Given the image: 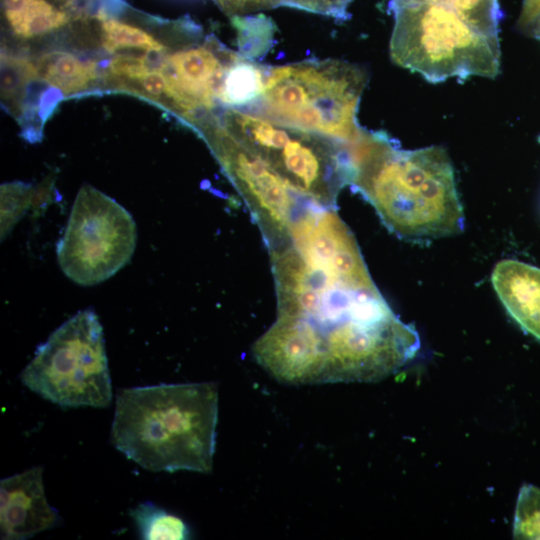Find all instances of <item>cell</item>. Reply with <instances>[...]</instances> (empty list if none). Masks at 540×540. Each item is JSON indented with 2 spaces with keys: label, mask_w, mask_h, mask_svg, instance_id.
Masks as SVG:
<instances>
[{
  "label": "cell",
  "mask_w": 540,
  "mask_h": 540,
  "mask_svg": "<svg viewBox=\"0 0 540 540\" xmlns=\"http://www.w3.org/2000/svg\"><path fill=\"white\" fill-rule=\"evenodd\" d=\"M34 66L37 78L59 89L64 95L87 89L97 78L95 62L83 61L65 51L45 53Z\"/></svg>",
  "instance_id": "13"
},
{
  "label": "cell",
  "mask_w": 540,
  "mask_h": 540,
  "mask_svg": "<svg viewBox=\"0 0 540 540\" xmlns=\"http://www.w3.org/2000/svg\"><path fill=\"white\" fill-rule=\"evenodd\" d=\"M141 538L146 540L187 539L189 529L182 519L152 502L138 504L130 511Z\"/></svg>",
  "instance_id": "16"
},
{
  "label": "cell",
  "mask_w": 540,
  "mask_h": 540,
  "mask_svg": "<svg viewBox=\"0 0 540 540\" xmlns=\"http://www.w3.org/2000/svg\"><path fill=\"white\" fill-rule=\"evenodd\" d=\"M151 69L147 56L118 55L108 66L110 76L116 80H134Z\"/></svg>",
  "instance_id": "23"
},
{
  "label": "cell",
  "mask_w": 540,
  "mask_h": 540,
  "mask_svg": "<svg viewBox=\"0 0 540 540\" xmlns=\"http://www.w3.org/2000/svg\"><path fill=\"white\" fill-rule=\"evenodd\" d=\"M230 14L240 15L252 11L290 6L314 13H326L336 10L351 0H216Z\"/></svg>",
  "instance_id": "19"
},
{
  "label": "cell",
  "mask_w": 540,
  "mask_h": 540,
  "mask_svg": "<svg viewBox=\"0 0 540 540\" xmlns=\"http://www.w3.org/2000/svg\"><path fill=\"white\" fill-rule=\"evenodd\" d=\"M100 19L102 43L109 52H116L122 48H136L153 52H162L166 49L162 42L138 27L107 16Z\"/></svg>",
  "instance_id": "17"
},
{
  "label": "cell",
  "mask_w": 540,
  "mask_h": 540,
  "mask_svg": "<svg viewBox=\"0 0 540 540\" xmlns=\"http://www.w3.org/2000/svg\"><path fill=\"white\" fill-rule=\"evenodd\" d=\"M217 421L214 383L131 387L117 394L110 440L146 470L209 473Z\"/></svg>",
  "instance_id": "3"
},
{
  "label": "cell",
  "mask_w": 540,
  "mask_h": 540,
  "mask_svg": "<svg viewBox=\"0 0 540 540\" xmlns=\"http://www.w3.org/2000/svg\"><path fill=\"white\" fill-rule=\"evenodd\" d=\"M514 539H540V488L521 487L513 522Z\"/></svg>",
  "instance_id": "18"
},
{
  "label": "cell",
  "mask_w": 540,
  "mask_h": 540,
  "mask_svg": "<svg viewBox=\"0 0 540 540\" xmlns=\"http://www.w3.org/2000/svg\"><path fill=\"white\" fill-rule=\"evenodd\" d=\"M233 19L238 30V42L242 56L248 59L264 54L272 41L273 26L271 22L262 15L246 18L235 16Z\"/></svg>",
  "instance_id": "20"
},
{
  "label": "cell",
  "mask_w": 540,
  "mask_h": 540,
  "mask_svg": "<svg viewBox=\"0 0 540 540\" xmlns=\"http://www.w3.org/2000/svg\"><path fill=\"white\" fill-rule=\"evenodd\" d=\"M492 283L510 316L540 340V268L503 260L492 272Z\"/></svg>",
  "instance_id": "12"
},
{
  "label": "cell",
  "mask_w": 540,
  "mask_h": 540,
  "mask_svg": "<svg viewBox=\"0 0 540 540\" xmlns=\"http://www.w3.org/2000/svg\"><path fill=\"white\" fill-rule=\"evenodd\" d=\"M266 69L241 57L227 71L219 101L229 106H243L262 95Z\"/></svg>",
  "instance_id": "15"
},
{
  "label": "cell",
  "mask_w": 540,
  "mask_h": 540,
  "mask_svg": "<svg viewBox=\"0 0 540 540\" xmlns=\"http://www.w3.org/2000/svg\"><path fill=\"white\" fill-rule=\"evenodd\" d=\"M270 255L278 300L273 325L303 381L327 383L393 311L369 273L340 252L322 256L287 244Z\"/></svg>",
  "instance_id": "1"
},
{
  "label": "cell",
  "mask_w": 540,
  "mask_h": 540,
  "mask_svg": "<svg viewBox=\"0 0 540 540\" xmlns=\"http://www.w3.org/2000/svg\"><path fill=\"white\" fill-rule=\"evenodd\" d=\"M194 128L251 209L267 243L284 236L317 202L290 187L262 158L235 138L219 117L210 113Z\"/></svg>",
  "instance_id": "9"
},
{
  "label": "cell",
  "mask_w": 540,
  "mask_h": 540,
  "mask_svg": "<svg viewBox=\"0 0 540 540\" xmlns=\"http://www.w3.org/2000/svg\"><path fill=\"white\" fill-rule=\"evenodd\" d=\"M242 56L215 38L168 55L161 68L169 84V109L193 126L211 113L229 68Z\"/></svg>",
  "instance_id": "10"
},
{
  "label": "cell",
  "mask_w": 540,
  "mask_h": 540,
  "mask_svg": "<svg viewBox=\"0 0 540 540\" xmlns=\"http://www.w3.org/2000/svg\"><path fill=\"white\" fill-rule=\"evenodd\" d=\"M136 240L137 228L131 214L114 199L84 185L57 243L58 262L73 282L95 285L130 261Z\"/></svg>",
  "instance_id": "8"
},
{
  "label": "cell",
  "mask_w": 540,
  "mask_h": 540,
  "mask_svg": "<svg viewBox=\"0 0 540 540\" xmlns=\"http://www.w3.org/2000/svg\"><path fill=\"white\" fill-rule=\"evenodd\" d=\"M389 7L397 65L433 83L499 73L498 0H389Z\"/></svg>",
  "instance_id": "4"
},
{
  "label": "cell",
  "mask_w": 540,
  "mask_h": 540,
  "mask_svg": "<svg viewBox=\"0 0 540 540\" xmlns=\"http://www.w3.org/2000/svg\"><path fill=\"white\" fill-rule=\"evenodd\" d=\"M1 96L6 102L18 101L23 88L32 78H37L31 62L2 53L1 56Z\"/></svg>",
  "instance_id": "22"
},
{
  "label": "cell",
  "mask_w": 540,
  "mask_h": 540,
  "mask_svg": "<svg viewBox=\"0 0 540 540\" xmlns=\"http://www.w3.org/2000/svg\"><path fill=\"white\" fill-rule=\"evenodd\" d=\"M52 185V181H45L33 189L30 209L34 217L42 215L48 204L53 202Z\"/></svg>",
  "instance_id": "25"
},
{
  "label": "cell",
  "mask_w": 540,
  "mask_h": 540,
  "mask_svg": "<svg viewBox=\"0 0 540 540\" xmlns=\"http://www.w3.org/2000/svg\"><path fill=\"white\" fill-rule=\"evenodd\" d=\"M351 155V184L398 236L422 240L462 231L463 210L445 149L403 150L385 133L363 129Z\"/></svg>",
  "instance_id": "2"
},
{
  "label": "cell",
  "mask_w": 540,
  "mask_h": 540,
  "mask_svg": "<svg viewBox=\"0 0 540 540\" xmlns=\"http://www.w3.org/2000/svg\"><path fill=\"white\" fill-rule=\"evenodd\" d=\"M33 188L23 182L1 185V240H4L31 206Z\"/></svg>",
  "instance_id": "21"
},
{
  "label": "cell",
  "mask_w": 540,
  "mask_h": 540,
  "mask_svg": "<svg viewBox=\"0 0 540 540\" xmlns=\"http://www.w3.org/2000/svg\"><path fill=\"white\" fill-rule=\"evenodd\" d=\"M366 71L340 60H306L266 71L261 106L289 125L352 143Z\"/></svg>",
  "instance_id": "5"
},
{
  "label": "cell",
  "mask_w": 540,
  "mask_h": 540,
  "mask_svg": "<svg viewBox=\"0 0 540 540\" xmlns=\"http://www.w3.org/2000/svg\"><path fill=\"white\" fill-rule=\"evenodd\" d=\"M517 26L525 35L540 40V0H524Z\"/></svg>",
  "instance_id": "24"
},
{
  "label": "cell",
  "mask_w": 540,
  "mask_h": 540,
  "mask_svg": "<svg viewBox=\"0 0 540 540\" xmlns=\"http://www.w3.org/2000/svg\"><path fill=\"white\" fill-rule=\"evenodd\" d=\"M42 473L35 466L1 480V539H28L60 524L58 511L45 496Z\"/></svg>",
  "instance_id": "11"
},
{
  "label": "cell",
  "mask_w": 540,
  "mask_h": 540,
  "mask_svg": "<svg viewBox=\"0 0 540 540\" xmlns=\"http://www.w3.org/2000/svg\"><path fill=\"white\" fill-rule=\"evenodd\" d=\"M20 379L31 391L62 407L110 405L112 382L96 313L81 310L54 330L37 347Z\"/></svg>",
  "instance_id": "7"
},
{
  "label": "cell",
  "mask_w": 540,
  "mask_h": 540,
  "mask_svg": "<svg viewBox=\"0 0 540 540\" xmlns=\"http://www.w3.org/2000/svg\"><path fill=\"white\" fill-rule=\"evenodd\" d=\"M226 129L300 194L333 207L351 184V143L234 108L219 117Z\"/></svg>",
  "instance_id": "6"
},
{
  "label": "cell",
  "mask_w": 540,
  "mask_h": 540,
  "mask_svg": "<svg viewBox=\"0 0 540 540\" xmlns=\"http://www.w3.org/2000/svg\"><path fill=\"white\" fill-rule=\"evenodd\" d=\"M4 14L13 33L32 38L58 29L67 15L46 0H3Z\"/></svg>",
  "instance_id": "14"
}]
</instances>
